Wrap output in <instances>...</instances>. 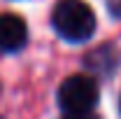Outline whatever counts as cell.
Instances as JSON below:
<instances>
[{"instance_id": "5b68a950", "label": "cell", "mask_w": 121, "mask_h": 119, "mask_svg": "<svg viewBox=\"0 0 121 119\" xmlns=\"http://www.w3.org/2000/svg\"><path fill=\"white\" fill-rule=\"evenodd\" d=\"M63 119H100L95 112H77V114H65Z\"/></svg>"}, {"instance_id": "7a4b0ae2", "label": "cell", "mask_w": 121, "mask_h": 119, "mask_svg": "<svg viewBox=\"0 0 121 119\" xmlns=\"http://www.w3.org/2000/svg\"><path fill=\"white\" fill-rule=\"evenodd\" d=\"M56 98L65 114L93 112V107L98 105V98H100V89H98V82L93 75L77 73L60 82Z\"/></svg>"}, {"instance_id": "3957f363", "label": "cell", "mask_w": 121, "mask_h": 119, "mask_svg": "<svg viewBox=\"0 0 121 119\" xmlns=\"http://www.w3.org/2000/svg\"><path fill=\"white\" fill-rule=\"evenodd\" d=\"M28 42V26L21 16L5 12L0 14V51L2 54H14L23 49Z\"/></svg>"}, {"instance_id": "52a82bcc", "label": "cell", "mask_w": 121, "mask_h": 119, "mask_svg": "<svg viewBox=\"0 0 121 119\" xmlns=\"http://www.w3.org/2000/svg\"><path fill=\"white\" fill-rule=\"evenodd\" d=\"M0 119H2V117H0Z\"/></svg>"}, {"instance_id": "8992f818", "label": "cell", "mask_w": 121, "mask_h": 119, "mask_svg": "<svg viewBox=\"0 0 121 119\" xmlns=\"http://www.w3.org/2000/svg\"><path fill=\"white\" fill-rule=\"evenodd\" d=\"M119 112H121V96H119Z\"/></svg>"}, {"instance_id": "6da1fadb", "label": "cell", "mask_w": 121, "mask_h": 119, "mask_svg": "<svg viewBox=\"0 0 121 119\" xmlns=\"http://www.w3.org/2000/svg\"><path fill=\"white\" fill-rule=\"evenodd\" d=\"M51 26L65 42H86L95 33V14L84 0H58L51 12Z\"/></svg>"}, {"instance_id": "277c9868", "label": "cell", "mask_w": 121, "mask_h": 119, "mask_svg": "<svg viewBox=\"0 0 121 119\" xmlns=\"http://www.w3.org/2000/svg\"><path fill=\"white\" fill-rule=\"evenodd\" d=\"M107 12L121 21V0H107Z\"/></svg>"}]
</instances>
